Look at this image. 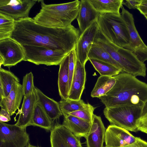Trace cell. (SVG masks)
Returning <instances> with one entry per match:
<instances>
[{
	"mask_svg": "<svg viewBox=\"0 0 147 147\" xmlns=\"http://www.w3.org/2000/svg\"><path fill=\"white\" fill-rule=\"evenodd\" d=\"M80 34L79 29L72 25L49 27L29 17L15 20L11 38L22 45L42 46L68 55L75 49Z\"/></svg>",
	"mask_w": 147,
	"mask_h": 147,
	"instance_id": "6da1fadb",
	"label": "cell"
},
{
	"mask_svg": "<svg viewBox=\"0 0 147 147\" xmlns=\"http://www.w3.org/2000/svg\"><path fill=\"white\" fill-rule=\"evenodd\" d=\"M114 77L116 80L114 86L99 98L105 107L136 106L144 108L147 102V84L125 72Z\"/></svg>",
	"mask_w": 147,
	"mask_h": 147,
	"instance_id": "7a4b0ae2",
	"label": "cell"
},
{
	"mask_svg": "<svg viewBox=\"0 0 147 147\" xmlns=\"http://www.w3.org/2000/svg\"><path fill=\"white\" fill-rule=\"evenodd\" d=\"M41 8L33 19L36 23L50 27L64 28L77 18L80 1L61 4H46L39 0Z\"/></svg>",
	"mask_w": 147,
	"mask_h": 147,
	"instance_id": "3957f363",
	"label": "cell"
},
{
	"mask_svg": "<svg viewBox=\"0 0 147 147\" xmlns=\"http://www.w3.org/2000/svg\"><path fill=\"white\" fill-rule=\"evenodd\" d=\"M94 43L102 47L109 53L121 66L123 72L136 77L146 76L147 68L144 63L140 61L129 50L110 42L99 30Z\"/></svg>",
	"mask_w": 147,
	"mask_h": 147,
	"instance_id": "277c9868",
	"label": "cell"
},
{
	"mask_svg": "<svg viewBox=\"0 0 147 147\" xmlns=\"http://www.w3.org/2000/svg\"><path fill=\"white\" fill-rule=\"evenodd\" d=\"M96 22L98 30L110 42L123 48L129 45V30L121 14H100Z\"/></svg>",
	"mask_w": 147,
	"mask_h": 147,
	"instance_id": "5b68a950",
	"label": "cell"
},
{
	"mask_svg": "<svg viewBox=\"0 0 147 147\" xmlns=\"http://www.w3.org/2000/svg\"><path fill=\"white\" fill-rule=\"evenodd\" d=\"M144 109L143 107L136 106L105 107L103 113L111 125L128 131L136 132L137 123L143 113Z\"/></svg>",
	"mask_w": 147,
	"mask_h": 147,
	"instance_id": "8992f818",
	"label": "cell"
},
{
	"mask_svg": "<svg viewBox=\"0 0 147 147\" xmlns=\"http://www.w3.org/2000/svg\"><path fill=\"white\" fill-rule=\"evenodd\" d=\"M22 46L25 53L24 61H28L37 65H60L67 55L63 52L42 46Z\"/></svg>",
	"mask_w": 147,
	"mask_h": 147,
	"instance_id": "52a82bcc",
	"label": "cell"
},
{
	"mask_svg": "<svg viewBox=\"0 0 147 147\" xmlns=\"http://www.w3.org/2000/svg\"><path fill=\"white\" fill-rule=\"evenodd\" d=\"M26 128L0 121V147H28L30 139Z\"/></svg>",
	"mask_w": 147,
	"mask_h": 147,
	"instance_id": "ba28073f",
	"label": "cell"
},
{
	"mask_svg": "<svg viewBox=\"0 0 147 147\" xmlns=\"http://www.w3.org/2000/svg\"><path fill=\"white\" fill-rule=\"evenodd\" d=\"M121 15L128 29L130 38L129 45L124 47L131 52L141 61H147V46L144 43L138 32L133 15L123 6Z\"/></svg>",
	"mask_w": 147,
	"mask_h": 147,
	"instance_id": "9c48e42d",
	"label": "cell"
},
{
	"mask_svg": "<svg viewBox=\"0 0 147 147\" xmlns=\"http://www.w3.org/2000/svg\"><path fill=\"white\" fill-rule=\"evenodd\" d=\"M25 53L22 45L12 38L0 40V65L9 69L24 61Z\"/></svg>",
	"mask_w": 147,
	"mask_h": 147,
	"instance_id": "30bf717a",
	"label": "cell"
},
{
	"mask_svg": "<svg viewBox=\"0 0 147 147\" xmlns=\"http://www.w3.org/2000/svg\"><path fill=\"white\" fill-rule=\"evenodd\" d=\"M38 0H0V13L15 20L29 17L30 11Z\"/></svg>",
	"mask_w": 147,
	"mask_h": 147,
	"instance_id": "8fae6325",
	"label": "cell"
},
{
	"mask_svg": "<svg viewBox=\"0 0 147 147\" xmlns=\"http://www.w3.org/2000/svg\"><path fill=\"white\" fill-rule=\"evenodd\" d=\"M98 30L97 22L95 21L81 34L77 43L75 49L77 58L84 66L89 60L88 55L94 43Z\"/></svg>",
	"mask_w": 147,
	"mask_h": 147,
	"instance_id": "7c38bea8",
	"label": "cell"
},
{
	"mask_svg": "<svg viewBox=\"0 0 147 147\" xmlns=\"http://www.w3.org/2000/svg\"><path fill=\"white\" fill-rule=\"evenodd\" d=\"M136 137L128 131L110 125L106 130L105 142L106 147H121L130 144L136 140Z\"/></svg>",
	"mask_w": 147,
	"mask_h": 147,
	"instance_id": "4fadbf2b",
	"label": "cell"
},
{
	"mask_svg": "<svg viewBox=\"0 0 147 147\" xmlns=\"http://www.w3.org/2000/svg\"><path fill=\"white\" fill-rule=\"evenodd\" d=\"M100 14L95 10L89 0L80 1L77 19L81 34L93 23L97 21Z\"/></svg>",
	"mask_w": 147,
	"mask_h": 147,
	"instance_id": "5bb4252c",
	"label": "cell"
},
{
	"mask_svg": "<svg viewBox=\"0 0 147 147\" xmlns=\"http://www.w3.org/2000/svg\"><path fill=\"white\" fill-rule=\"evenodd\" d=\"M86 76L85 66L82 64L77 57L68 98L75 100L80 99L85 88Z\"/></svg>",
	"mask_w": 147,
	"mask_h": 147,
	"instance_id": "9a60e30c",
	"label": "cell"
},
{
	"mask_svg": "<svg viewBox=\"0 0 147 147\" xmlns=\"http://www.w3.org/2000/svg\"><path fill=\"white\" fill-rule=\"evenodd\" d=\"M105 129L101 117L94 114L90 130L86 138V147H104Z\"/></svg>",
	"mask_w": 147,
	"mask_h": 147,
	"instance_id": "2e32d148",
	"label": "cell"
},
{
	"mask_svg": "<svg viewBox=\"0 0 147 147\" xmlns=\"http://www.w3.org/2000/svg\"><path fill=\"white\" fill-rule=\"evenodd\" d=\"M37 102V97L35 90L29 95L24 96L21 108L20 109L18 110L17 113V115L18 114L19 116L15 124L16 125L23 127H26L30 126L34 108Z\"/></svg>",
	"mask_w": 147,
	"mask_h": 147,
	"instance_id": "e0dca14e",
	"label": "cell"
},
{
	"mask_svg": "<svg viewBox=\"0 0 147 147\" xmlns=\"http://www.w3.org/2000/svg\"><path fill=\"white\" fill-rule=\"evenodd\" d=\"M23 96L22 85L19 82H15L9 95L1 99V108L6 110L12 116L19 109Z\"/></svg>",
	"mask_w": 147,
	"mask_h": 147,
	"instance_id": "ac0fdd59",
	"label": "cell"
},
{
	"mask_svg": "<svg viewBox=\"0 0 147 147\" xmlns=\"http://www.w3.org/2000/svg\"><path fill=\"white\" fill-rule=\"evenodd\" d=\"M64 117L63 125L78 138H86L90 130L92 123L70 115Z\"/></svg>",
	"mask_w": 147,
	"mask_h": 147,
	"instance_id": "d6986e66",
	"label": "cell"
},
{
	"mask_svg": "<svg viewBox=\"0 0 147 147\" xmlns=\"http://www.w3.org/2000/svg\"><path fill=\"white\" fill-rule=\"evenodd\" d=\"M35 90L37 102L51 120L53 121L63 115L59 102L47 96L37 87H35Z\"/></svg>",
	"mask_w": 147,
	"mask_h": 147,
	"instance_id": "ffe728a7",
	"label": "cell"
},
{
	"mask_svg": "<svg viewBox=\"0 0 147 147\" xmlns=\"http://www.w3.org/2000/svg\"><path fill=\"white\" fill-rule=\"evenodd\" d=\"M69 54L59 65L58 84L59 94L61 99L65 100L69 96Z\"/></svg>",
	"mask_w": 147,
	"mask_h": 147,
	"instance_id": "44dd1931",
	"label": "cell"
},
{
	"mask_svg": "<svg viewBox=\"0 0 147 147\" xmlns=\"http://www.w3.org/2000/svg\"><path fill=\"white\" fill-rule=\"evenodd\" d=\"M100 14L111 13L120 15L123 0H89Z\"/></svg>",
	"mask_w": 147,
	"mask_h": 147,
	"instance_id": "7402d4cb",
	"label": "cell"
},
{
	"mask_svg": "<svg viewBox=\"0 0 147 147\" xmlns=\"http://www.w3.org/2000/svg\"><path fill=\"white\" fill-rule=\"evenodd\" d=\"M20 81L19 78L11 71L0 67V100L9 95L15 82H20Z\"/></svg>",
	"mask_w": 147,
	"mask_h": 147,
	"instance_id": "603a6c76",
	"label": "cell"
},
{
	"mask_svg": "<svg viewBox=\"0 0 147 147\" xmlns=\"http://www.w3.org/2000/svg\"><path fill=\"white\" fill-rule=\"evenodd\" d=\"M30 125L37 126L50 131L54 125L51 120L37 102L34 110Z\"/></svg>",
	"mask_w": 147,
	"mask_h": 147,
	"instance_id": "cb8c5ba5",
	"label": "cell"
},
{
	"mask_svg": "<svg viewBox=\"0 0 147 147\" xmlns=\"http://www.w3.org/2000/svg\"><path fill=\"white\" fill-rule=\"evenodd\" d=\"M116 82L114 76H100L91 92V96L99 98L105 95L112 88Z\"/></svg>",
	"mask_w": 147,
	"mask_h": 147,
	"instance_id": "d4e9b609",
	"label": "cell"
},
{
	"mask_svg": "<svg viewBox=\"0 0 147 147\" xmlns=\"http://www.w3.org/2000/svg\"><path fill=\"white\" fill-rule=\"evenodd\" d=\"M59 103L60 110L64 116L76 111L86 109L91 105L88 103H85L81 99L79 100L69 98L61 99Z\"/></svg>",
	"mask_w": 147,
	"mask_h": 147,
	"instance_id": "484cf974",
	"label": "cell"
},
{
	"mask_svg": "<svg viewBox=\"0 0 147 147\" xmlns=\"http://www.w3.org/2000/svg\"><path fill=\"white\" fill-rule=\"evenodd\" d=\"M88 59H94L110 63L122 70L121 66L102 47L93 43L88 55Z\"/></svg>",
	"mask_w": 147,
	"mask_h": 147,
	"instance_id": "4316f807",
	"label": "cell"
},
{
	"mask_svg": "<svg viewBox=\"0 0 147 147\" xmlns=\"http://www.w3.org/2000/svg\"><path fill=\"white\" fill-rule=\"evenodd\" d=\"M89 60L101 76H114L122 72L121 70L108 62L94 59Z\"/></svg>",
	"mask_w": 147,
	"mask_h": 147,
	"instance_id": "83f0119b",
	"label": "cell"
},
{
	"mask_svg": "<svg viewBox=\"0 0 147 147\" xmlns=\"http://www.w3.org/2000/svg\"><path fill=\"white\" fill-rule=\"evenodd\" d=\"M15 20L0 13V40L10 38L14 31Z\"/></svg>",
	"mask_w": 147,
	"mask_h": 147,
	"instance_id": "f1b7e54d",
	"label": "cell"
},
{
	"mask_svg": "<svg viewBox=\"0 0 147 147\" xmlns=\"http://www.w3.org/2000/svg\"><path fill=\"white\" fill-rule=\"evenodd\" d=\"M50 141L51 147H71L63 134L61 124L58 123L50 130Z\"/></svg>",
	"mask_w": 147,
	"mask_h": 147,
	"instance_id": "f546056e",
	"label": "cell"
},
{
	"mask_svg": "<svg viewBox=\"0 0 147 147\" xmlns=\"http://www.w3.org/2000/svg\"><path fill=\"white\" fill-rule=\"evenodd\" d=\"M22 85L24 96H27L32 94L35 90L34 83V76L31 72L26 74L23 78Z\"/></svg>",
	"mask_w": 147,
	"mask_h": 147,
	"instance_id": "4dcf8cb0",
	"label": "cell"
},
{
	"mask_svg": "<svg viewBox=\"0 0 147 147\" xmlns=\"http://www.w3.org/2000/svg\"><path fill=\"white\" fill-rule=\"evenodd\" d=\"M61 128L66 140L71 147H82L80 138L76 136L62 124Z\"/></svg>",
	"mask_w": 147,
	"mask_h": 147,
	"instance_id": "1f68e13d",
	"label": "cell"
},
{
	"mask_svg": "<svg viewBox=\"0 0 147 147\" xmlns=\"http://www.w3.org/2000/svg\"><path fill=\"white\" fill-rule=\"evenodd\" d=\"M95 107L91 105L87 109L79 110L71 113L69 115L81 118L89 122L92 123L93 112Z\"/></svg>",
	"mask_w": 147,
	"mask_h": 147,
	"instance_id": "d6a6232c",
	"label": "cell"
},
{
	"mask_svg": "<svg viewBox=\"0 0 147 147\" xmlns=\"http://www.w3.org/2000/svg\"><path fill=\"white\" fill-rule=\"evenodd\" d=\"M69 80L68 88L69 92L71 87L72 80L75 68L76 62L77 57L75 49H73L70 52L69 54Z\"/></svg>",
	"mask_w": 147,
	"mask_h": 147,
	"instance_id": "836d02e7",
	"label": "cell"
},
{
	"mask_svg": "<svg viewBox=\"0 0 147 147\" xmlns=\"http://www.w3.org/2000/svg\"><path fill=\"white\" fill-rule=\"evenodd\" d=\"M136 126L138 131L147 134V111H143L142 115L137 122Z\"/></svg>",
	"mask_w": 147,
	"mask_h": 147,
	"instance_id": "e575fe53",
	"label": "cell"
},
{
	"mask_svg": "<svg viewBox=\"0 0 147 147\" xmlns=\"http://www.w3.org/2000/svg\"><path fill=\"white\" fill-rule=\"evenodd\" d=\"M141 1L142 0H123V5H124L129 9H137L141 3Z\"/></svg>",
	"mask_w": 147,
	"mask_h": 147,
	"instance_id": "d590c367",
	"label": "cell"
},
{
	"mask_svg": "<svg viewBox=\"0 0 147 147\" xmlns=\"http://www.w3.org/2000/svg\"><path fill=\"white\" fill-rule=\"evenodd\" d=\"M121 147H147V142L139 137H136V140L134 142Z\"/></svg>",
	"mask_w": 147,
	"mask_h": 147,
	"instance_id": "8d00e7d4",
	"label": "cell"
},
{
	"mask_svg": "<svg viewBox=\"0 0 147 147\" xmlns=\"http://www.w3.org/2000/svg\"><path fill=\"white\" fill-rule=\"evenodd\" d=\"M10 115L6 110L1 108L0 112V121L8 122L11 120Z\"/></svg>",
	"mask_w": 147,
	"mask_h": 147,
	"instance_id": "74e56055",
	"label": "cell"
},
{
	"mask_svg": "<svg viewBox=\"0 0 147 147\" xmlns=\"http://www.w3.org/2000/svg\"><path fill=\"white\" fill-rule=\"evenodd\" d=\"M137 9L143 15L147 13V0H142Z\"/></svg>",
	"mask_w": 147,
	"mask_h": 147,
	"instance_id": "f35d334b",
	"label": "cell"
},
{
	"mask_svg": "<svg viewBox=\"0 0 147 147\" xmlns=\"http://www.w3.org/2000/svg\"><path fill=\"white\" fill-rule=\"evenodd\" d=\"M147 111V102H146V104H145V105L144 106V110H143V111Z\"/></svg>",
	"mask_w": 147,
	"mask_h": 147,
	"instance_id": "ab89813d",
	"label": "cell"
},
{
	"mask_svg": "<svg viewBox=\"0 0 147 147\" xmlns=\"http://www.w3.org/2000/svg\"><path fill=\"white\" fill-rule=\"evenodd\" d=\"M144 17L147 20V13L144 15Z\"/></svg>",
	"mask_w": 147,
	"mask_h": 147,
	"instance_id": "60d3db41",
	"label": "cell"
}]
</instances>
